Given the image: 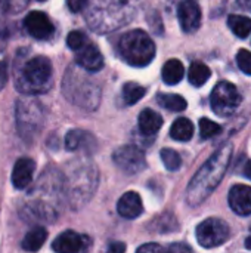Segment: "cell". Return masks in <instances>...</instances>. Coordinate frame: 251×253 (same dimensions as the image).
I'll return each mask as SVG.
<instances>
[{
    "label": "cell",
    "instance_id": "obj_1",
    "mask_svg": "<svg viewBox=\"0 0 251 253\" xmlns=\"http://www.w3.org/2000/svg\"><path fill=\"white\" fill-rule=\"evenodd\" d=\"M65 196L64 176L56 169H46L28 191L22 205V216L31 221L53 222L62 208Z\"/></svg>",
    "mask_w": 251,
    "mask_h": 253
},
{
    "label": "cell",
    "instance_id": "obj_2",
    "mask_svg": "<svg viewBox=\"0 0 251 253\" xmlns=\"http://www.w3.org/2000/svg\"><path fill=\"white\" fill-rule=\"evenodd\" d=\"M232 145L225 144L220 147L194 175L188 188H186V203L189 206H198L204 203L212 193L222 182L231 159H232Z\"/></svg>",
    "mask_w": 251,
    "mask_h": 253
},
{
    "label": "cell",
    "instance_id": "obj_3",
    "mask_svg": "<svg viewBox=\"0 0 251 253\" xmlns=\"http://www.w3.org/2000/svg\"><path fill=\"white\" fill-rule=\"evenodd\" d=\"M13 83L25 96L47 92L53 83L52 62L41 55L25 59V52H19L13 64Z\"/></svg>",
    "mask_w": 251,
    "mask_h": 253
},
{
    "label": "cell",
    "instance_id": "obj_4",
    "mask_svg": "<svg viewBox=\"0 0 251 253\" xmlns=\"http://www.w3.org/2000/svg\"><path fill=\"white\" fill-rule=\"evenodd\" d=\"M138 10V0H89L87 25L101 34L114 31L130 22Z\"/></svg>",
    "mask_w": 251,
    "mask_h": 253
},
{
    "label": "cell",
    "instance_id": "obj_5",
    "mask_svg": "<svg viewBox=\"0 0 251 253\" xmlns=\"http://www.w3.org/2000/svg\"><path fill=\"white\" fill-rule=\"evenodd\" d=\"M78 64L70 65L62 80V93L74 105L93 111L101 102V87Z\"/></svg>",
    "mask_w": 251,
    "mask_h": 253
},
{
    "label": "cell",
    "instance_id": "obj_6",
    "mask_svg": "<svg viewBox=\"0 0 251 253\" xmlns=\"http://www.w3.org/2000/svg\"><path fill=\"white\" fill-rule=\"evenodd\" d=\"M64 182L68 205L72 209H78L92 197L98 185V172L87 163H71Z\"/></svg>",
    "mask_w": 251,
    "mask_h": 253
},
{
    "label": "cell",
    "instance_id": "obj_7",
    "mask_svg": "<svg viewBox=\"0 0 251 253\" xmlns=\"http://www.w3.org/2000/svg\"><path fill=\"white\" fill-rule=\"evenodd\" d=\"M120 55L133 67H146L155 58V44L142 30H132L120 39Z\"/></svg>",
    "mask_w": 251,
    "mask_h": 253
},
{
    "label": "cell",
    "instance_id": "obj_8",
    "mask_svg": "<svg viewBox=\"0 0 251 253\" xmlns=\"http://www.w3.org/2000/svg\"><path fill=\"white\" fill-rule=\"evenodd\" d=\"M15 122L18 135L27 142L34 141L43 125L41 105L30 98L18 99L15 104Z\"/></svg>",
    "mask_w": 251,
    "mask_h": 253
},
{
    "label": "cell",
    "instance_id": "obj_9",
    "mask_svg": "<svg viewBox=\"0 0 251 253\" xmlns=\"http://www.w3.org/2000/svg\"><path fill=\"white\" fill-rule=\"evenodd\" d=\"M241 95L234 83L231 82H219L210 96L212 110L220 117L232 116L238 107L241 105Z\"/></svg>",
    "mask_w": 251,
    "mask_h": 253
},
{
    "label": "cell",
    "instance_id": "obj_10",
    "mask_svg": "<svg viewBox=\"0 0 251 253\" xmlns=\"http://www.w3.org/2000/svg\"><path fill=\"white\" fill-rule=\"evenodd\" d=\"M195 236L203 248L212 249L228 242L231 237V230L225 221L219 218H209L197 227Z\"/></svg>",
    "mask_w": 251,
    "mask_h": 253
},
{
    "label": "cell",
    "instance_id": "obj_11",
    "mask_svg": "<svg viewBox=\"0 0 251 253\" xmlns=\"http://www.w3.org/2000/svg\"><path fill=\"white\" fill-rule=\"evenodd\" d=\"M114 165L126 175H138L146 168V159L142 150L135 145H123L112 154Z\"/></svg>",
    "mask_w": 251,
    "mask_h": 253
},
{
    "label": "cell",
    "instance_id": "obj_12",
    "mask_svg": "<svg viewBox=\"0 0 251 253\" xmlns=\"http://www.w3.org/2000/svg\"><path fill=\"white\" fill-rule=\"evenodd\" d=\"M24 27L27 33L37 40H47L53 36L55 27L44 12L34 10L30 12L24 19Z\"/></svg>",
    "mask_w": 251,
    "mask_h": 253
},
{
    "label": "cell",
    "instance_id": "obj_13",
    "mask_svg": "<svg viewBox=\"0 0 251 253\" xmlns=\"http://www.w3.org/2000/svg\"><path fill=\"white\" fill-rule=\"evenodd\" d=\"M178 16L185 33H194L201 25V9L195 0H179Z\"/></svg>",
    "mask_w": 251,
    "mask_h": 253
},
{
    "label": "cell",
    "instance_id": "obj_14",
    "mask_svg": "<svg viewBox=\"0 0 251 253\" xmlns=\"http://www.w3.org/2000/svg\"><path fill=\"white\" fill-rule=\"evenodd\" d=\"M87 246H89V239L74 231H65L59 234L52 243V249L58 253L81 252L86 251Z\"/></svg>",
    "mask_w": 251,
    "mask_h": 253
},
{
    "label": "cell",
    "instance_id": "obj_15",
    "mask_svg": "<svg viewBox=\"0 0 251 253\" xmlns=\"http://www.w3.org/2000/svg\"><path fill=\"white\" fill-rule=\"evenodd\" d=\"M229 206L240 216L251 215V187L238 184L234 185L229 191Z\"/></svg>",
    "mask_w": 251,
    "mask_h": 253
},
{
    "label": "cell",
    "instance_id": "obj_16",
    "mask_svg": "<svg viewBox=\"0 0 251 253\" xmlns=\"http://www.w3.org/2000/svg\"><path fill=\"white\" fill-rule=\"evenodd\" d=\"M75 62L84 70L96 73L104 67V56L95 44L86 43L78 50H75Z\"/></svg>",
    "mask_w": 251,
    "mask_h": 253
},
{
    "label": "cell",
    "instance_id": "obj_17",
    "mask_svg": "<svg viewBox=\"0 0 251 253\" xmlns=\"http://www.w3.org/2000/svg\"><path fill=\"white\" fill-rule=\"evenodd\" d=\"M36 170V163L33 159L22 157L16 160L12 170V184L16 190H24L33 182V175Z\"/></svg>",
    "mask_w": 251,
    "mask_h": 253
},
{
    "label": "cell",
    "instance_id": "obj_18",
    "mask_svg": "<svg viewBox=\"0 0 251 253\" xmlns=\"http://www.w3.org/2000/svg\"><path fill=\"white\" fill-rule=\"evenodd\" d=\"M117 212L124 219H136L143 212L141 196L135 191L124 193L117 203Z\"/></svg>",
    "mask_w": 251,
    "mask_h": 253
},
{
    "label": "cell",
    "instance_id": "obj_19",
    "mask_svg": "<svg viewBox=\"0 0 251 253\" xmlns=\"http://www.w3.org/2000/svg\"><path fill=\"white\" fill-rule=\"evenodd\" d=\"M161 126H163V117L157 111H152L151 108H145L139 114V132L143 136L157 135Z\"/></svg>",
    "mask_w": 251,
    "mask_h": 253
},
{
    "label": "cell",
    "instance_id": "obj_20",
    "mask_svg": "<svg viewBox=\"0 0 251 253\" xmlns=\"http://www.w3.org/2000/svg\"><path fill=\"white\" fill-rule=\"evenodd\" d=\"M183 73H185V68H183V64L179 59H169L164 64L163 71H161L163 82L166 84H170V86L178 84L183 79Z\"/></svg>",
    "mask_w": 251,
    "mask_h": 253
},
{
    "label": "cell",
    "instance_id": "obj_21",
    "mask_svg": "<svg viewBox=\"0 0 251 253\" xmlns=\"http://www.w3.org/2000/svg\"><path fill=\"white\" fill-rule=\"evenodd\" d=\"M170 135L175 141L186 142L194 136V125L186 117H179L170 127Z\"/></svg>",
    "mask_w": 251,
    "mask_h": 253
},
{
    "label": "cell",
    "instance_id": "obj_22",
    "mask_svg": "<svg viewBox=\"0 0 251 253\" xmlns=\"http://www.w3.org/2000/svg\"><path fill=\"white\" fill-rule=\"evenodd\" d=\"M47 239V231L43 227H36L31 231L27 233V236L22 240V249L28 252L38 251Z\"/></svg>",
    "mask_w": 251,
    "mask_h": 253
},
{
    "label": "cell",
    "instance_id": "obj_23",
    "mask_svg": "<svg viewBox=\"0 0 251 253\" xmlns=\"http://www.w3.org/2000/svg\"><path fill=\"white\" fill-rule=\"evenodd\" d=\"M212 76V71L210 68L203 64V62H194L191 67H189V83L195 87H200L203 86L204 83H207V80L210 79Z\"/></svg>",
    "mask_w": 251,
    "mask_h": 253
},
{
    "label": "cell",
    "instance_id": "obj_24",
    "mask_svg": "<svg viewBox=\"0 0 251 253\" xmlns=\"http://www.w3.org/2000/svg\"><path fill=\"white\" fill-rule=\"evenodd\" d=\"M228 25L232 30V33L240 39L249 37V34L251 33V19L243 15H229Z\"/></svg>",
    "mask_w": 251,
    "mask_h": 253
},
{
    "label": "cell",
    "instance_id": "obj_25",
    "mask_svg": "<svg viewBox=\"0 0 251 253\" xmlns=\"http://www.w3.org/2000/svg\"><path fill=\"white\" fill-rule=\"evenodd\" d=\"M158 104L166 108V110H170L173 113H178V111H183L186 108V101L183 96L180 95H176V93H160L158 95Z\"/></svg>",
    "mask_w": 251,
    "mask_h": 253
},
{
    "label": "cell",
    "instance_id": "obj_26",
    "mask_svg": "<svg viewBox=\"0 0 251 253\" xmlns=\"http://www.w3.org/2000/svg\"><path fill=\"white\" fill-rule=\"evenodd\" d=\"M87 139H90V135L87 132L80 129L70 130L65 136V148L68 151H77L87 145Z\"/></svg>",
    "mask_w": 251,
    "mask_h": 253
},
{
    "label": "cell",
    "instance_id": "obj_27",
    "mask_svg": "<svg viewBox=\"0 0 251 253\" xmlns=\"http://www.w3.org/2000/svg\"><path fill=\"white\" fill-rule=\"evenodd\" d=\"M145 93H146V89L143 86H141L139 83L129 82L123 86V99H124L126 105H133V104L139 102Z\"/></svg>",
    "mask_w": 251,
    "mask_h": 253
},
{
    "label": "cell",
    "instance_id": "obj_28",
    "mask_svg": "<svg viewBox=\"0 0 251 253\" xmlns=\"http://www.w3.org/2000/svg\"><path fill=\"white\" fill-rule=\"evenodd\" d=\"M161 162L164 165V168L170 172H176L180 166H182V157L178 151L172 150V148H163L161 153Z\"/></svg>",
    "mask_w": 251,
    "mask_h": 253
},
{
    "label": "cell",
    "instance_id": "obj_29",
    "mask_svg": "<svg viewBox=\"0 0 251 253\" xmlns=\"http://www.w3.org/2000/svg\"><path fill=\"white\" fill-rule=\"evenodd\" d=\"M222 132V127L220 125L215 123L213 120L204 117L200 120V135L203 139H210V138H215L216 135H219Z\"/></svg>",
    "mask_w": 251,
    "mask_h": 253
},
{
    "label": "cell",
    "instance_id": "obj_30",
    "mask_svg": "<svg viewBox=\"0 0 251 253\" xmlns=\"http://www.w3.org/2000/svg\"><path fill=\"white\" fill-rule=\"evenodd\" d=\"M86 43H87V39H86V36L81 31H71L68 34V37H67V44L72 50H78Z\"/></svg>",
    "mask_w": 251,
    "mask_h": 253
},
{
    "label": "cell",
    "instance_id": "obj_31",
    "mask_svg": "<svg viewBox=\"0 0 251 253\" xmlns=\"http://www.w3.org/2000/svg\"><path fill=\"white\" fill-rule=\"evenodd\" d=\"M237 64L240 70L246 74L251 76V52L247 49H241L237 53Z\"/></svg>",
    "mask_w": 251,
    "mask_h": 253
},
{
    "label": "cell",
    "instance_id": "obj_32",
    "mask_svg": "<svg viewBox=\"0 0 251 253\" xmlns=\"http://www.w3.org/2000/svg\"><path fill=\"white\" fill-rule=\"evenodd\" d=\"M87 3H89V0H67V4H68L70 10L71 12H75V13L84 10L86 6H87Z\"/></svg>",
    "mask_w": 251,
    "mask_h": 253
},
{
    "label": "cell",
    "instance_id": "obj_33",
    "mask_svg": "<svg viewBox=\"0 0 251 253\" xmlns=\"http://www.w3.org/2000/svg\"><path fill=\"white\" fill-rule=\"evenodd\" d=\"M30 0H10V6H9V10L13 12V13H18L21 10H24L27 7Z\"/></svg>",
    "mask_w": 251,
    "mask_h": 253
},
{
    "label": "cell",
    "instance_id": "obj_34",
    "mask_svg": "<svg viewBox=\"0 0 251 253\" xmlns=\"http://www.w3.org/2000/svg\"><path fill=\"white\" fill-rule=\"evenodd\" d=\"M139 253H155V252H164V249L160 246V245H155V243H149V245H143L138 249Z\"/></svg>",
    "mask_w": 251,
    "mask_h": 253
},
{
    "label": "cell",
    "instance_id": "obj_35",
    "mask_svg": "<svg viewBox=\"0 0 251 253\" xmlns=\"http://www.w3.org/2000/svg\"><path fill=\"white\" fill-rule=\"evenodd\" d=\"M6 82H7V65L6 62L0 61V92L6 86Z\"/></svg>",
    "mask_w": 251,
    "mask_h": 253
},
{
    "label": "cell",
    "instance_id": "obj_36",
    "mask_svg": "<svg viewBox=\"0 0 251 253\" xmlns=\"http://www.w3.org/2000/svg\"><path fill=\"white\" fill-rule=\"evenodd\" d=\"M108 251L115 253L124 252V251H126V246H124L123 243H120V242H114V243H111V245L108 246Z\"/></svg>",
    "mask_w": 251,
    "mask_h": 253
},
{
    "label": "cell",
    "instance_id": "obj_37",
    "mask_svg": "<svg viewBox=\"0 0 251 253\" xmlns=\"http://www.w3.org/2000/svg\"><path fill=\"white\" fill-rule=\"evenodd\" d=\"M169 251L170 252H191L192 249L189 246H186V245H172L169 248Z\"/></svg>",
    "mask_w": 251,
    "mask_h": 253
},
{
    "label": "cell",
    "instance_id": "obj_38",
    "mask_svg": "<svg viewBox=\"0 0 251 253\" xmlns=\"http://www.w3.org/2000/svg\"><path fill=\"white\" fill-rule=\"evenodd\" d=\"M243 173H244L246 178H249L251 181V160H247V163H246V166L243 169Z\"/></svg>",
    "mask_w": 251,
    "mask_h": 253
},
{
    "label": "cell",
    "instance_id": "obj_39",
    "mask_svg": "<svg viewBox=\"0 0 251 253\" xmlns=\"http://www.w3.org/2000/svg\"><path fill=\"white\" fill-rule=\"evenodd\" d=\"M237 1L243 9H250L251 7V0H237Z\"/></svg>",
    "mask_w": 251,
    "mask_h": 253
},
{
    "label": "cell",
    "instance_id": "obj_40",
    "mask_svg": "<svg viewBox=\"0 0 251 253\" xmlns=\"http://www.w3.org/2000/svg\"><path fill=\"white\" fill-rule=\"evenodd\" d=\"M246 248L251 251V227H250V234H249V237L246 239Z\"/></svg>",
    "mask_w": 251,
    "mask_h": 253
},
{
    "label": "cell",
    "instance_id": "obj_41",
    "mask_svg": "<svg viewBox=\"0 0 251 253\" xmlns=\"http://www.w3.org/2000/svg\"><path fill=\"white\" fill-rule=\"evenodd\" d=\"M37 1H46V0H37Z\"/></svg>",
    "mask_w": 251,
    "mask_h": 253
}]
</instances>
